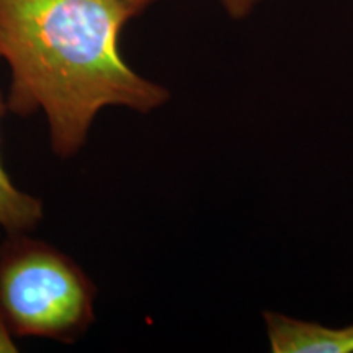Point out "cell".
Wrapping results in <instances>:
<instances>
[{
	"instance_id": "cell-1",
	"label": "cell",
	"mask_w": 353,
	"mask_h": 353,
	"mask_svg": "<svg viewBox=\"0 0 353 353\" xmlns=\"http://www.w3.org/2000/svg\"><path fill=\"white\" fill-rule=\"evenodd\" d=\"M134 17L130 0H0L7 110L19 117L41 112L56 156H76L103 108L151 113L169 101L165 87L121 54V32Z\"/></svg>"
},
{
	"instance_id": "cell-2",
	"label": "cell",
	"mask_w": 353,
	"mask_h": 353,
	"mask_svg": "<svg viewBox=\"0 0 353 353\" xmlns=\"http://www.w3.org/2000/svg\"><path fill=\"white\" fill-rule=\"evenodd\" d=\"M97 288L76 260L26 232L0 244V309L15 337L74 343L95 321Z\"/></svg>"
},
{
	"instance_id": "cell-3",
	"label": "cell",
	"mask_w": 353,
	"mask_h": 353,
	"mask_svg": "<svg viewBox=\"0 0 353 353\" xmlns=\"http://www.w3.org/2000/svg\"><path fill=\"white\" fill-rule=\"evenodd\" d=\"M265 332L273 353H353V324L329 327L281 312H263Z\"/></svg>"
},
{
	"instance_id": "cell-4",
	"label": "cell",
	"mask_w": 353,
	"mask_h": 353,
	"mask_svg": "<svg viewBox=\"0 0 353 353\" xmlns=\"http://www.w3.org/2000/svg\"><path fill=\"white\" fill-rule=\"evenodd\" d=\"M7 112V103L0 94V117ZM44 206L39 198L23 192L7 174L0 151V231L19 234L32 231L41 223Z\"/></svg>"
},
{
	"instance_id": "cell-5",
	"label": "cell",
	"mask_w": 353,
	"mask_h": 353,
	"mask_svg": "<svg viewBox=\"0 0 353 353\" xmlns=\"http://www.w3.org/2000/svg\"><path fill=\"white\" fill-rule=\"evenodd\" d=\"M219 2L231 19L242 20L249 17L262 0H219Z\"/></svg>"
},
{
	"instance_id": "cell-6",
	"label": "cell",
	"mask_w": 353,
	"mask_h": 353,
	"mask_svg": "<svg viewBox=\"0 0 353 353\" xmlns=\"http://www.w3.org/2000/svg\"><path fill=\"white\" fill-rule=\"evenodd\" d=\"M6 352H19V348L15 345V335L8 329L6 317H3L2 309H0V353Z\"/></svg>"
}]
</instances>
